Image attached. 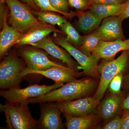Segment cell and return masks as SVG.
Returning <instances> with one entry per match:
<instances>
[{
    "mask_svg": "<svg viewBox=\"0 0 129 129\" xmlns=\"http://www.w3.org/2000/svg\"><path fill=\"white\" fill-rule=\"evenodd\" d=\"M41 115L37 122V128L42 129L64 128L61 117V112L53 103H41Z\"/></svg>",
    "mask_w": 129,
    "mask_h": 129,
    "instance_id": "obj_12",
    "label": "cell"
},
{
    "mask_svg": "<svg viewBox=\"0 0 129 129\" xmlns=\"http://www.w3.org/2000/svg\"><path fill=\"white\" fill-rule=\"evenodd\" d=\"M129 57V50L124 51L116 59L105 60L98 65L101 79L93 96L95 99L100 102L102 99L111 80L118 74L124 70Z\"/></svg>",
    "mask_w": 129,
    "mask_h": 129,
    "instance_id": "obj_3",
    "label": "cell"
},
{
    "mask_svg": "<svg viewBox=\"0 0 129 129\" xmlns=\"http://www.w3.org/2000/svg\"><path fill=\"white\" fill-rule=\"evenodd\" d=\"M28 103L8 102L1 104V111L5 113L7 126L10 129H35L37 122L32 117Z\"/></svg>",
    "mask_w": 129,
    "mask_h": 129,
    "instance_id": "obj_2",
    "label": "cell"
},
{
    "mask_svg": "<svg viewBox=\"0 0 129 129\" xmlns=\"http://www.w3.org/2000/svg\"><path fill=\"white\" fill-rule=\"evenodd\" d=\"M123 79L122 72L118 74L111 80L108 86L109 89L111 94H116L121 92L120 89Z\"/></svg>",
    "mask_w": 129,
    "mask_h": 129,
    "instance_id": "obj_25",
    "label": "cell"
},
{
    "mask_svg": "<svg viewBox=\"0 0 129 129\" xmlns=\"http://www.w3.org/2000/svg\"><path fill=\"white\" fill-rule=\"evenodd\" d=\"M52 32L64 34L52 25L42 23L34 26L27 32L24 34L17 44L22 46L34 44L43 39Z\"/></svg>",
    "mask_w": 129,
    "mask_h": 129,
    "instance_id": "obj_16",
    "label": "cell"
},
{
    "mask_svg": "<svg viewBox=\"0 0 129 129\" xmlns=\"http://www.w3.org/2000/svg\"><path fill=\"white\" fill-rule=\"evenodd\" d=\"M77 16L78 17L77 24L79 29L84 33L96 30L103 20L89 10L86 12L79 11L77 13Z\"/></svg>",
    "mask_w": 129,
    "mask_h": 129,
    "instance_id": "obj_18",
    "label": "cell"
},
{
    "mask_svg": "<svg viewBox=\"0 0 129 129\" xmlns=\"http://www.w3.org/2000/svg\"><path fill=\"white\" fill-rule=\"evenodd\" d=\"M35 13L38 16V20L44 23L60 26L67 22L62 16L55 14L52 12L42 11L40 12L36 11Z\"/></svg>",
    "mask_w": 129,
    "mask_h": 129,
    "instance_id": "obj_23",
    "label": "cell"
},
{
    "mask_svg": "<svg viewBox=\"0 0 129 129\" xmlns=\"http://www.w3.org/2000/svg\"><path fill=\"white\" fill-rule=\"evenodd\" d=\"M101 41L99 34L95 30L89 35L83 36L82 44L78 48L86 55L90 56Z\"/></svg>",
    "mask_w": 129,
    "mask_h": 129,
    "instance_id": "obj_21",
    "label": "cell"
},
{
    "mask_svg": "<svg viewBox=\"0 0 129 129\" xmlns=\"http://www.w3.org/2000/svg\"><path fill=\"white\" fill-rule=\"evenodd\" d=\"M70 6L79 11L90 9V4L88 0H68Z\"/></svg>",
    "mask_w": 129,
    "mask_h": 129,
    "instance_id": "obj_26",
    "label": "cell"
},
{
    "mask_svg": "<svg viewBox=\"0 0 129 129\" xmlns=\"http://www.w3.org/2000/svg\"><path fill=\"white\" fill-rule=\"evenodd\" d=\"M127 50H129V39L110 41H101L91 55L98 59L109 61L114 59L119 52Z\"/></svg>",
    "mask_w": 129,
    "mask_h": 129,
    "instance_id": "obj_14",
    "label": "cell"
},
{
    "mask_svg": "<svg viewBox=\"0 0 129 129\" xmlns=\"http://www.w3.org/2000/svg\"><path fill=\"white\" fill-rule=\"evenodd\" d=\"M123 3L91 6L89 10L99 18L104 19L113 16L119 17L122 13Z\"/></svg>",
    "mask_w": 129,
    "mask_h": 129,
    "instance_id": "obj_20",
    "label": "cell"
},
{
    "mask_svg": "<svg viewBox=\"0 0 129 129\" xmlns=\"http://www.w3.org/2000/svg\"><path fill=\"white\" fill-rule=\"evenodd\" d=\"M21 1L27 4L35 10H37L38 9V7H38L35 4L33 0H21Z\"/></svg>",
    "mask_w": 129,
    "mask_h": 129,
    "instance_id": "obj_33",
    "label": "cell"
},
{
    "mask_svg": "<svg viewBox=\"0 0 129 129\" xmlns=\"http://www.w3.org/2000/svg\"><path fill=\"white\" fill-rule=\"evenodd\" d=\"M66 119L65 125L68 129H88L95 124L96 117L94 114L81 117H73L63 114Z\"/></svg>",
    "mask_w": 129,
    "mask_h": 129,
    "instance_id": "obj_19",
    "label": "cell"
},
{
    "mask_svg": "<svg viewBox=\"0 0 129 129\" xmlns=\"http://www.w3.org/2000/svg\"><path fill=\"white\" fill-rule=\"evenodd\" d=\"M23 63L14 53L7 56L0 64V88L3 89L19 87Z\"/></svg>",
    "mask_w": 129,
    "mask_h": 129,
    "instance_id": "obj_5",
    "label": "cell"
},
{
    "mask_svg": "<svg viewBox=\"0 0 129 129\" xmlns=\"http://www.w3.org/2000/svg\"><path fill=\"white\" fill-rule=\"evenodd\" d=\"M30 45L44 50L53 57L66 63L69 68L74 71L79 72V70L81 69L80 65L72 58L71 55L67 51L60 47L49 37L47 36L40 41Z\"/></svg>",
    "mask_w": 129,
    "mask_h": 129,
    "instance_id": "obj_11",
    "label": "cell"
},
{
    "mask_svg": "<svg viewBox=\"0 0 129 129\" xmlns=\"http://www.w3.org/2000/svg\"><path fill=\"white\" fill-rule=\"evenodd\" d=\"M122 22L117 16L104 19L96 29L101 40L110 41L125 40L122 30Z\"/></svg>",
    "mask_w": 129,
    "mask_h": 129,
    "instance_id": "obj_13",
    "label": "cell"
},
{
    "mask_svg": "<svg viewBox=\"0 0 129 129\" xmlns=\"http://www.w3.org/2000/svg\"><path fill=\"white\" fill-rule=\"evenodd\" d=\"M118 17L122 21L129 17V0H126L123 3L122 12Z\"/></svg>",
    "mask_w": 129,
    "mask_h": 129,
    "instance_id": "obj_30",
    "label": "cell"
},
{
    "mask_svg": "<svg viewBox=\"0 0 129 129\" xmlns=\"http://www.w3.org/2000/svg\"><path fill=\"white\" fill-rule=\"evenodd\" d=\"M36 5L43 11L61 13L54 8L51 4L50 0H33Z\"/></svg>",
    "mask_w": 129,
    "mask_h": 129,
    "instance_id": "obj_27",
    "label": "cell"
},
{
    "mask_svg": "<svg viewBox=\"0 0 129 129\" xmlns=\"http://www.w3.org/2000/svg\"><path fill=\"white\" fill-rule=\"evenodd\" d=\"M7 11H6L2 24V29L0 34V56L1 58L8 50L22 37V34L16 29L8 25L7 22Z\"/></svg>",
    "mask_w": 129,
    "mask_h": 129,
    "instance_id": "obj_15",
    "label": "cell"
},
{
    "mask_svg": "<svg viewBox=\"0 0 129 129\" xmlns=\"http://www.w3.org/2000/svg\"><path fill=\"white\" fill-rule=\"evenodd\" d=\"M63 84V83H55L51 85L34 84L23 89L19 87L12 88L1 90L0 95L9 102L28 103L27 101L29 99L43 95Z\"/></svg>",
    "mask_w": 129,
    "mask_h": 129,
    "instance_id": "obj_6",
    "label": "cell"
},
{
    "mask_svg": "<svg viewBox=\"0 0 129 129\" xmlns=\"http://www.w3.org/2000/svg\"><path fill=\"white\" fill-rule=\"evenodd\" d=\"M91 6L95 5H108L121 4L126 0H88Z\"/></svg>",
    "mask_w": 129,
    "mask_h": 129,
    "instance_id": "obj_29",
    "label": "cell"
},
{
    "mask_svg": "<svg viewBox=\"0 0 129 129\" xmlns=\"http://www.w3.org/2000/svg\"><path fill=\"white\" fill-rule=\"evenodd\" d=\"M99 102L93 97L87 96L73 101L52 103L63 114L81 117L94 113Z\"/></svg>",
    "mask_w": 129,
    "mask_h": 129,
    "instance_id": "obj_8",
    "label": "cell"
},
{
    "mask_svg": "<svg viewBox=\"0 0 129 129\" xmlns=\"http://www.w3.org/2000/svg\"><path fill=\"white\" fill-rule=\"evenodd\" d=\"M10 9L9 22L13 27L23 34L42 22L33 15L27 6L19 0H4Z\"/></svg>",
    "mask_w": 129,
    "mask_h": 129,
    "instance_id": "obj_4",
    "label": "cell"
},
{
    "mask_svg": "<svg viewBox=\"0 0 129 129\" xmlns=\"http://www.w3.org/2000/svg\"><path fill=\"white\" fill-rule=\"evenodd\" d=\"M123 80L124 85L125 88L129 89V73L123 79Z\"/></svg>",
    "mask_w": 129,
    "mask_h": 129,
    "instance_id": "obj_34",
    "label": "cell"
},
{
    "mask_svg": "<svg viewBox=\"0 0 129 129\" xmlns=\"http://www.w3.org/2000/svg\"><path fill=\"white\" fill-rule=\"evenodd\" d=\"M56 44L67 51L80 65L85 75L97 78L99 77L98 63L100 59L91 55L88 56L82 52L63 38H56Z\"/></svg>",
    "mask_w": 129,
    "mask_h": 129,
    "instance_id": "obj_7",
    "label": "cell"
},
{
    "mask_svg": "<svg viewBox=\"0 0 129 129\" xmlns=\"http://www.w3.org/2000/svg\"><path fill=\"white\" fill-rule=\"evenodd\" d=\"M50 1L52 6L67 18H72L77 15V13L74 12H68L69 5L68 0H50Z\"/></svg>",
    "mask_w": 129,
    "mask_h": 129,
    "instance_id": "obj_24",
    "label": "cell"
},
{
    "mask_svg": "<svg viewBox=\"0 0 129 129\" xmlns=\"http://www.w3.org/2000/svg\"><path fill=\"white\" fill-rule=\"evenodd\" d=\"M83 72L79 73L68 67H54L40 71H34L24 68L22 71V78L30 74H37L44 76L55 81V83H67L75 80L82 76Z\"/></svg>",
    "mask_w": 129,
    "mask_h": 129,
    "instance_id": "obj_10",
    "label": "cell"
},
{
    "mask_svg": "<svg viewBox=\"0 0 129 129\" xmlns=\"http://www.w3.org/2000/svg\"><path fill=\"white\" fill-rule=\"evenodd\" d=\"M121 107L125 110H129V94L122 100Z\"/></svg>",
    "mask_w": 129,
    "mask_h": 129,
    "instance_id": "obj_32",
    "label": "cell"
},
{
    "mask_svg": "<svg viewBox=\"0 0 129 129\" xmlns=\"http://www.w3.org/2000/svg\"><path fill=\"white\" fill-rule=\"evenodd\" d=\"M122 124L121 129H129V110H125L122 117Z\"/></svg>",
    "mask_w": 129,
    "mask_h": 129,
    "instance_id": "obj_31",
    "label": "cell"
},
{
    "mask_svg": "<svg viewBox=\"0 0 129 129\" xmlns=\"http://www.w3.org/2000/svg\"><path fill=\"white\" fill-rule=\"evenodd\" d=\"M123 95L120 92L111 94L101 103L97 110L98 115L103 120H108L116 116L122 108Z\"/></svg>",
    "mask_w": 129,
    "mask_h": 129,
    "instance_id": "obj_17",
    "label": "cell"
},
{
    "mask_svg": "<svg viewBox=\"0 0 129 129\" xmlns=\"http://www.w3.org/2000/svg\"><path fill=\"white\" fill-rule=\"evenodd\" d=\"M96 87V83L92 79H76L43 95L29 99L27 102L35 104L73 101L88 96Z\"/></svg>",
    "mask_w": 129,
    "mask_h": 129,
    "instance_id": "obj_1",
    "label": "cell"
},
{
    "mask_svg": "<svg viewBox=\"0 0 129 129\" xmlns=\"http://www.w3.org/2000/svg\"><path fill=\"white\" fill-rule=\"evenodd\" d=\"M122 117L117 115L113 119L102 127L103 129H121L122 127Z\"/></svg>",
    "mask_w": 129,
    "mask_h": 129,
    "instance_id": "obj_28",
    "label": "cell"
},
{
    "mask_svg": "<svg viewBox=\"0 0 129 129\" xmlns=\"http://www.w3.org/2000/svg\"><path fill=\"white\" fill-rule=\"evenodd\" d=\"M62 32L67 35L65 40L74 46L79 47L82 43L83 36H81L69 22L63 24L60 26Z\"/></svg>",
    "mask_w": 129,
    "mask_h": 129,
    "instance_id": "obj_22",
    "label": "cell"
},
{
    "mask_svg": "<svg viewBox=\"0 0 129 129\" xmlns=\"http://www.w3.org/2000/svg\"><path fill=\"white\" fill-rule=\"evenodd\" d=\"M19 53L26 63V68L32 71H43L54 67H66L51 61L46 54L36 48H24Z\"/></svg>",
    "mask_w": 129,
    "mask_h": 129,
    "instance_id": "obj_9",
    "label": "cell"
}]
</instances>
